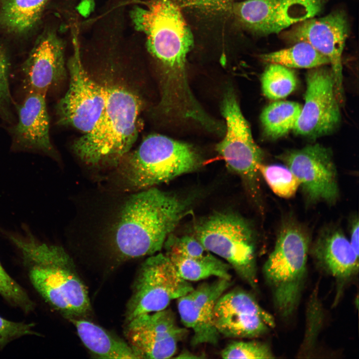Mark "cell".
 Returning <instances> with one entry per match:
<instances>
[{
	"mask_svg": "<svg viewBox=\"0 0 359 359\" xmlns=\"http://www.w3.org/2000/svg\"><path fill=\"white\" fill-rule=\"evenodd\" d=\"M128 193L103 235L121 258L154 255L189 213L190 203L155 186Z\"/></svg>",
	"mask_w": 359,
	"mask_h": 359,
	"instance_id": "6da1fadb",
	"label": "cell"
},
{
	"mask_svg": "<svg viewBox=\"0 0 359 359\" xmlns=\"http://www.w3.org/2000/svg\"><path fill=\"white\" fill-rule=\"evenodd\" d=\"M130 13L135 29L146 36L148 50L164 67L163 103L174 108L190 105L195 99L185 63L193 37L180 6L172 0H152Z\"/></svg>",
	"mask_w": 359,
	"mask_h": 359,
	"instance_id": "7a4b0ae2",
	"label": "cell"
},
{
	"mask_svg": "<svg viewBox=\"0 0 359 359\" xmlns=\"http://www.w3.org/2000/svg\"><path fill=\"white\" fill-rule=\"evenodd\" d=\"M9 239L20 251L31 284L50 306L69 320L87 315L88 290L62 247L41 242L28 232Z\"/></svg>",
	"mask_w": 359,
	"mask_h": 359,
	"instance_id": "3957f363",
	"label": "cell"
},
{
	"mask_svg": "<svg viewBox=\"0 0 359 359\" xmlns=\"http://www.w3.org/2000/svg\"><path fill=\"white\" fill-rule=\"evenodd\" d=\"M105 87L106 104L101 117L90 131L75 141L72 148L88 166L114 169L136 141L140 103L122 86Z\"/></svg>",
	"mask_w": 359,
	"mask_h": 359,
	"instance_id": "277c9868",
	"label": "cell"
},
{
	"mask_svg": "<svg viewBox=\"0 0 359 359\" xmlns=\"http://www.w3.org/2000/svg\"><path fill=\"white\" fill-rule=\"evenodd\" d=\"M126 156L109 179L113 187L124 193L168 182L196 170L201 164L190 145L161 135L148 136L135 151Z\"/></svg>",
	"mask_w": 359,
	"mask_h": 359,
	"instance_id": "5b68a950",
	"label": "cell"
},
{
	"mask_svg": "<svg viewBox=\"0 0 359 359\" xmlns=\"http://www.w3.org/2000/svg\"><path fill=\"white\" fill-rule=\"evenodd\" d=\"M309 239L295 224L281 229L263 267L275 307L283 318L291 316L300 299L307 272Z\"/></svg>",
	"mask_w": 359,
	"mask_h": 359,
	"instance_id": "8992f818",
	"label": "cell"
},
{
	"mask_svg": "<svg viewBox=\"0 0 359 359\" xmlns=\"http://www.w3.org/2000/svg\"><path fill=\"white\" fill-rule=\"evenodd\" d=\"M195 232L206 250L224 260L252 288H257L255 241L245 220L231 213H215L199 223Z\"/></svg>",
	"mask_w": 359,
	"mask_h": 359,
	"instance_id": "52a82bcc",
	"label": "cell"
},
{
	"mask_svg": "<svg viewBox=\"0 0 359 359\" xmlns=\"http://www.w3.org/2000/svg\"><path fill=\"white\" fill-rule=\"evenodd\" d=\"M194 288L182 278L165 254L149 256L141 264L128 303L126 322L142 314L164 310Z\"/></svg>",
	"mask_w": 359,
	"mask_h": 359,
	"instance_id": "ba28073f",
	"label": "cell"
},
{
	"mask_svg": "<svg viewBox=\"0 0 359 359\" xmlns=\"http://www.w3.org/2000/svg\"><path fill=\"white\" fill-rule=\"evenodd\" d=\"M74 53L69 60V89L57 105L59 123L87 133L95 126L104 110L106 100L105 86L89 75L81 62L76 36Z\"/></svg>",
	"mask_w": 359,
	"mask_h": 359,
	"instance_id": "9c48e42d",
	"label": "cell"
},
{
	"mask_svg": "<svg viewBox=\"0 0 359 359\" xmlns=\"http://www.w3.org/2000/svg\"><path fill=\"white\" fill-rule=\"evenodd\" d=\"M306 82L304 105L293 131L310 138L329 135L341 117L332 71L323 66L312 68Z\"/></svg>",
	"mask_w": 359,
	"mask_h": 359,
	"instance_id": "30bf717a",
	"label": "cell"
},
{
	"mask_svg": "<svg viewBox=\"0 0 359 359\" xmlns=\"http://www.w3.org/2000/svg\"><path fill=\"white\" fill-rule=\"evenodd\" d=\"M222 112L226 124L223 140L216 151L228 167L240 176L251 186L253 192L258 187V166L262 163V152L254 142L248 122L243 116L234 94L225 96Z\"/></svg>",
	"mask_w": 359,
	"mask_h": 359,
	"instance_id": "8fae6325",
	"label": "cell"
},
{
	"mask_svg": "<svg viewBox=\"0 0 359 359\" xmlns=\"http://www.w3.org/2000/svg\"><path fill=\"white\" fill-rule=\"evenodd\" d=\"M349 28L346 16L337 11L323 17L304 20L282 34L283 39L291 44L299 41L309 43L329 59L340 102L343 101L342 56Z\"/></svg>",
	"mask_w": 359,
	"mask_h": 359,
	"instance_id": "7c38bea8",
	"label": "cell"
},
{
	"mask_svg": "<svg viewBox=\"0 0 359 359\" xmlns=\"http://www.w3.org/2000/svg\"><path fill=\"white\" fill-rule=\"evenodd\" d=\"M325 0H245L233 10L240 24L262 35L278 33L320 13Z\"/></svg>",
	"mask_w": 359,
	"mask_h": 359,
	"instance_id": "4fadbf2b",
	"label": "cell"
},
{
	"mask_svg": "<svg viewBox=\"0 0 359 359\" xmlns=\"http://www.w3.org/2000/svg\"><path fill=\"white\" fill-rule=\"evenodd\" d=\"M124 332L140 359H162L175 355L187 330L179 326L173 312L166 308L126 321Z\"/></svg>",
	"mask_w": 359,
	"mask_h": 359,
	"instance_id": "5bb4252c",
	"label": "cell"
},
{
	"mask_svg": "<svg viewBox=\"0 0 359 359\" xmlns=\"http://www.w3.org/2000/svg\"><path fill=\"white\" fill-rule=\"evenodd\" d=\"M284 161L310 201H335L339 195L337 171L328 149L318 144L308 145L290 152Z\"/></svg>",
	"mask_w": 359,
	"mask_h": 359,
	"instance_id": "9a60e30c",
	"label": "cell"
},
{
	"mask_svg": "<svg viewBox=\"0 0 359 359\" xmlns=\"http://www.w3.org/2000/svg\"><path fill=\"white\" fill-rule=\"evenodd\" d=\"M214 322L220 335L232 338H253L274 328V317L249 293L241 289L224 293L214 308Z\"/></svg>",
	"mask_w": 359,
	"mask_h": 359,
	"instance_id": "2e32d148",
	"label": "cell"
},
{
	"mask_svg": "<svg viewBox=\"0 0 359 359\" xmlns=\"http://www.w3.org/2000/svg\"><path fill=\"white\" fill-rule=\"evenodd\" d=\"M230 280L217 278L203 283L178 299L177 307L180 321L190 329L192 346L218 344L220 334L214 322V312L219 298L230 287Z\"/></svg>",
	"mask_w": 359,
	"mask_h": 359,
	"instance_id": "e0dca14e",
	"label": "cell"
},
{
	"mask_svg": "<svg viewBox=\"0 0 359 359\" xmlns=\"http://www.w3.org/2000/svg\"><path fill=\"white\" fill-rule=\"evenodd\" d=\"M22 72L28 92L45 95L65 76L63 44L55 33L46 32L39 36Z\"/></svg>",
	"mask_w": 359,
	"mask_h": 359,
	"instance_id": "ac0fdd59",
	"label": "cell"
},
{
	"mask_svg": "<svg viewBox=\"0 0 359 359\" xmlns=\"http://www.w3.org/2000/svg\"><path fill=\"white\" fill-rule=\"evenodd\" d=\"M18 121L12 128L13 148L55 156L49 136V119L45 95L28 92L17 108Z\"/></svg>",
	"mask_w": 359,
	"mask_h": 359,
	"instance_id": "d6986e66",
	"label": "cell"
},
{
	"mask_svg": "<svg viewBox=\"0 0 359 359\" xmlns=\"http://www.w3.org/2000/svg\"><path fill=\"white\" fill-rule=\"evenodd\" d=\"M165 254L180 277L188 282L210 277L231 280V266L206 250L196 239H188L177 250Z\"/></svg>",
	"mask_w": 359,
	"mask_h": 359,
	"instance_id": "ffe728a7",
	"label": "cell"
},
{
	"mask_svg": "<svg viewBox=\"0 0 359 359\" xmlns=\"http://www.w3.org/2000/svg\"><path fill=\"white\" fill-rule=\"evenodd\" d=\"M316 261L325 271L339 281L350 279L359 270V256L349 240L338 230L325 231L313 248Z\"/></svg>",
	"mask_w": 359,
	"mask_h": 359,
	"instance_id": "44dd1931",
	"label": "cell"
},
{
	"mask_svg": "<svg viewBox=\"0 0 359 359\" xmlns=\"http://www.w3.org/2000/svg\"><path fill=\"white\" fill-rule=\"evenodd\" d=\"M69 321L75 327L83 344L95 357L109 359H140L129 344L112 335L97 324L80 318Z\"/></svg>",
	"mask_w": 359,
	"mask_h": 359,
	"instance_id": "7402d4cb",
	"label": "cell"
},
{
	"mask_svg": "<svg viewBox=\"0 0 359 359\" xmlns=\"http://www.w3.org/2000/svg\"><path fill=\"white\" fill-rule=\"evenodd\" d=\"M49 0H3L0 5V26L21 34L33 28Z\"/></svg>",
	"mask_w": 359,
	"mask_h": 359,
	"instance_id": "603a6c76",
	"label": "cell"
},
{
	"mask_svg": "<svg viewBox=\"0 0 359 359\" xmlns=\"http://www.w3.org/2000/svg\"><path fill=\"white\" fill-rule=\"evenodd\" d=\"M301 110V105L293 101H277L269 104L260 116L264 133L272 139L286 135L293 130Z\"/></svg>",
	"mask_w": 359,
	"mask_h": 359,
	"instance_id": "cb8c5ba5",
	"label": "cell"
},
{
	"mask_svg": "<svg viewBox=\"0 0 359 359\" xmlns=\"http://www.w3.org/2000/svg\"><path fill=\"white\" fill-rule=\"evenodd\" d=\"M263 60L292 68H313L330 64L329 59L309 43L299 41L290 47L262 54Z\"/></svg>",
	"mask_w": 359,
	"mask_h": 359,
	"instance_id": "d4e9b609",
	"label": "cell"
},
{
	"mask_svg": "<svg viewBox=\"0 0 359 359\" xmlns=\"http://www.w3.org/2000/svg\"><path fill=\"white\" fill-rule=\"evenodd\" d=\"M261 82L263 94L272 100L288 96L297 85V78L293 71L274 63H270L266 68L261 76Z\"/></svg>",
	"mask_w": 359,
	"mask_h": 359,
	"instance_id": "484cf974",
	"label": "cell"
},
{
	"mask_svg": "<svg viewBox=\"0 0 359 359\" xmlns=\"http://www.w3.org/2000/svg\"><path fill=\"white\" fill-rule=\"evenodd\" d=\"M258 170L272 190L280 197H292L300 186L298 179L286 166L261 163Z\"/></svg>",
	"mask_w": 359,
	"mask_h": 359,
	"instance_id": "4316f807",
	"label": "cell"
},
{
	"mask_svg": "<svg viewBox=\"0 0 359 359\" xmlns=\"http://www.w3.org/2000/svg\"><path fill=\"white\" fill-rule=\"evenodd\" d=\"M223 359H261L275 358L270 346L256 341H233L221 352Z\"/></svg>",
	"mask_w": 359,
	"mask_h": 359,
	"instance_id": "83f0119b",
	"label": "cell"
},
{
	"mask_svg": "<svg viewBox=\"0 0 359 359\" xmlns=\"http://www.w3.org/2000/svg\"><path fill=\"white\" fill-rule=\"evenodd\" d=\"M0 295L9 303L26 313L34 308V303L26 291L6 273L0 262Z\"/></svg>",
	"mask_w": 359,
	"mask_h": 359,
	"instance_id": "f1b7e54d",
	"label": "cell"
},
{
	"mask_svg": "<svg viewBox=\"0 0 359 359\" xmlns=\"http://www.w3.org/2000/svg\"><path fill=\"white\" fill-rule=\"evenodd\" d=\"M33 323L14 322L0 316V349L12 340L25 335L40 336L33 328Z\"/></svg>",
	"mask_w": 359,
	"mask_h": 359,
	"instance_id": "f546056e",
	"label": "cell"
},
{
	"mask_svg": "<svg viewBox=\"0 0 359 359\" xmlns=\"http://www.w3.org/2000/svg\"><path fill=\"white\" fill-rule=\"evenodd\" d=\"M11 97L8 82V63L6 55L0 48V118L11 117Z\"/></svg>",
	"mask_w": 359,
	"mask_h": 359,
	"instance_id": "4dcf8cb0",
	"label": "cell"
},
{
	"mask_svg": "<svg viewBox=\"0 0 359 359\" xmlns=\"http://www.w3.org/2000/svg\"><path fill=\"white\" fill-rule=\"evenodd\" d=\"M179 5L205 9L217 10L224 8L227 0H177Z\"/></svg>",
	"mask_w": 359,
	"mask_h": 359,
	"instance_id": "1f68e13d",
	"label": "cell"
},
{
	"mask_svg": "<svg viewBox=\"0 0 359 359\" xmlns=\"http://www.w3.org/2000/svg\"><path fill=\"white\" fill-rule=\"evenodd\" d=\"M359 224L358 219L353 223L351 231V238L350 240H349L352 248L358 256L359 255Z\"/></svg>",
	"mask_w": 359,
	"mask_h": 359,
	"instance_id": "d6a6232c",
	"label": "cell"
},
{
	"mask_svg": "<svg viewBox=\"0 0 359 359\" xmlns=\"http://www.w3.org/2000/svg\"><path fill=\"white\" fill-rule=\"evenodd\" d=\"M95 7V0H81L77 6L78 12L84 17L88 16Z\"/></svg>",
	"mask_w": 359,
	"mask_h": 359,
	"instance_id": "836d02e7",
	"label": "cell"
},
{
	"mask_svg": "<svg viewBox=\"0 0 359 359\" xmlns=\"http://www.w3.org/2000/svg\"><path fill=\"white\" fill-rule=\"evenodd\" d=\"M176 358L180 359H195L200 358V357L196 356V355H194L192 353L187 351H184L181 352Z\"/></svg>",
	"mask_w": 359,
	"mask_h": 359,
	"instance_id": "e575fe53",
	"label": "cell"
},
{
	"mask_svg": "<svg viewBox=\"0 0 359 359\" xmlns=\"http://www.w3.org/2000/svg\"><path fill=\"white\" fill-rule=\"evenodd\" d=\"M227 0L228 1H230V0Z\"/></svg>",
	"mask_w": 359,
	"mask_h": 359,
	"instance_id": "d590c367",
	"label": "cell"
}]
</instances>
